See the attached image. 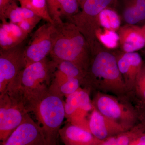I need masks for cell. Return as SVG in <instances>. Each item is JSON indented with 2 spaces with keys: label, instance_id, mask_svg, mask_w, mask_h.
<instances>
[{
  "label": "cell",
  "instance_id": "obj_1",
  "mask_svg": "<svg viewBox=\"0 0 145 145\" xmlns=\"http://www.w3.org/2000/svg\"><path fill=\"white\" fill-rule=\"evenodd\" d=\"M55 69L54 62L47 58L28 65L9 84L5 92L28 113L32 112L49 91Z\"/></svg>",
  "mask_w": 145,
  "mask_h": 145
},
{
  "label": "cell",
  "instance_id": "obj_2",
  "mask_svg": "<svg viewBox=\"0 0 145 145\" xmlns=\"http://www.w3.org/2000/svg\"><path fill=\"white\" fill-rule=\"evenodd\" d=\"M53 45L50 56L54 62H71L86 72L91 57L86 38L73 23L54 24Z\"/></svg>",
  "mask_w": 145,
  "mask_h": 145
},
{
  "label": "cell",
  "instance_id": "obj_3",
  "mask_svg": "<svg viewBox=\"0 0 145 145\" xmlns=\"http://www.w3.org/2000/svg\"><path fill=\"white\" fill-rule=\"evenodd\" d=\"M82 85L88 90L93 87L118 95L128 90L119 71L116 56L106 51L97 50L91 54Z\"/></svg>",
  "mask_w": 145,
  "mask_h": 145
},
{
  "label": "cell",
  "instance_id": "obj_4",
  "mask_svg": "<svg viewBox=\"0 0 145 145\" xmlns=\"http://www.w3.org/2000/svg\"><path fill=\"white\" fill-rule=\"evenodd\" d=\"M63 98L49 90L32 112L48 145H58L59 132L65 118Z\"/></svg>",
  "mask_w": 145,
  "mask_h": 145
},
{
  "label": "cell",
  "instance_id": "obj_5",
  "mask_svg": "<svg viewBox=\"0 0 145 145\" xmlns=\"http://www.w3.org/2000/svg\"><path fill=\"white\" fill-rule=\"evenodd\" d=\"M55 30L54 24L47 22L35 31L28 46L24 50L26 66L44 59L50 54L53 45Z\"/></svg>",
  "mask_w": 145,
  "mask_h": 145
},
{
  "label": "cell",
  "instance_id": "obj_6",
  "mask_svg": "<svg viewBox=\"0 0 145 145\" xmlns=\"http://www.w3.org/2000/svg\"><path fill=\"white\" fill-rule=\"evenodd\" d=\"M28 113L7 93L0 94V140L5 142Z\"/></svg>",
  "mask_w": 145,
  "mask_h": 145
},
{
  "label": "cell",
  "instance_id": "obj_7",
  "mask_svg": "<svg viewBox=\"0 0 145 145\" xmlns=\"http://www.w3.org/2000/svg\"><path fill=\"white\" fill-rule=\"evenodd\" d=\"M22 44L6 50L0 49V94L5 92L8 85L26 67Z\"/></svg>",
  "mask_w": 145,
  "mask_h": 145
},
{
  "label": "cell",
  "instance_id": "obj_8",
  "mask_svg": "<svg viewBox=\"0 0 145 145\" xmlns=\"http://www.w3.org/2000/svg\"><path fill=\"white\" fill-rule=\"evenodd\" d=\"M92 103L93 107L101 114L117 121L129 129L136 119L133 110L110 95L98 92Z\"/></svg>",
  "mask_w": 145,
  "mask_h": 145
},
{
  "label": "cell",
  "instance_id": "obj_9",
  "mask_svg": "<svg viewBox=\"0 0 145 145\" xmlns=\"http://www.w3.org/2000/svg\"><path fill=\"white\" fill-rule=\"evenodd\" d=\"M1 145H48L37 123L27 113L22 123Z\"/></svg>",
  "mask_w": 145,
  "mask_h": 145
},
{
  "label": "cell",
  "instance_id": "obj_10",
  "mask_svg": "<svg viewBox=\"0 0 145 145\" xmlns=\"http://www.w3.org/2000/svg\"><path fill=\"white\" fill-rule=\"evenodd\" d=\"M88 121L91 133L102 141L129 130L119 122L103 115L94 107L91 112Z\"/></svg>",
  "mask_w": 145,
  "mask_h": 145
},
{
  "label": "cell",
  "instance_id": "obj_11",
  "mask_svg": "<svg viewBox=\"0 0 145 145\" xmlns=\"http://www.w3.org/2000/svg\"><path fill=\"white\" fill-rule=\"evenodd\" d=\"M116 57L119 71L128 90L133 89L137 75L144 63L141 55L136 52H125Z\"/></svg>",
  "mask_w": 145,
  "mask_h": 145
},
{
  "label": "cell",
  "instance_id": "obj_12",
  "mask_svg": "<svg viewBox=\"0 0 145 145\" xmlns=\"http://www.w3.org/2000/svg\"><path fill=\"white\" fill-rule=\"evenodd\" d=\"M59 135L65 145H96L103 141L90 132L68 122L61 128Z\"/></svg>",
  "mask_w": 145,
  "mask_h": 145
},
{
  "label": "cell",
  "instance_id": "obj_13",
  "mask_svg": "<svg viewBox=\"0 0 145 145\" xmlns=\"http://www.w3.org/2000/svg\"><path fill=\"white\" fill-rule=\"evenodd\" d=\"M119 44L125 52H133L145 46L142 27L129 25L119 29Z\"/></svg>",
  "mask_w": 145,
  "mask_h": 145
},
{
  "label": "cell",
  "instance_id": "obj_14",
  "mask_svg": "<svg viewBox=\"0 0 145 145\" xmlns=\"http://www.w3.org/2000/svg\"><path fill=\"white\" fill-rule=\"evenodd\" d=\"M50 16L54 24L63 22V19L70 20L78 14L80 7L78 0H48L46 1Z\"/></svg>",
  "mask_w": 145,
  "mask_h": 145
},
{
  "label": "cell",
  "instance_id": "obj_15",
  "mask_svg": "<svg viewBox=\"0 0 145 145\" xmlns=\"http://www.w3.org/2000/svg\"><path fill=\"white\" fill-rule=\"evenodd\" d=\"M17 24L1 20L0 24V49L8 50L22 44L28 36Z\"/></svg>",
  "mask_w": 145,
  "mask_h": 145
},
{
  "label": "cell",
  "instance_id": "obj_16",
  "mask_svg": "<svg viewBox=\"0 0 145 145\" xmlns=\"http://www.w3.org/2000/svg\"><path fill=\"white\" fill-rule=\"evenodd\" d=\"M112 0H86L82 10L73 16L69 22L77 23H93L96 22L99 14L108 7Z\"/></svg>",
  "mask_w": 145,
  "mask_h": 145
},
{
  "label": "cell",
  "instance_id": "obj_17",
  "mask_svg": "<svg viewBox=\"0 0 145 145\" xmlns=\"http://www.w3.org/2000/svg\"><path fill=\"white\" fill-rule=\"evenodd\" d=\"M54 63L56 69L50 86L58 85L72 78L80 80L82 84L85 76V72L84 71L71 62L59 61Z\"/></svg>",
  "mask_w": 145,
  "mask_h": 145
},
{
  "label": "cell",
  "instance_id": "obj_18",
  "mask_svg": "<svg viewBox=\"0 0 145 145\" xmlns=\"http://www.w3.org/2000/svg\"><path fill=\"white\" fill-rule=\"evenodd\" d=\"M92 105L88 89L80 87L75 92L66 97L65 101V118L67 119L69 118L79 108Z\"/></svg>",
  "mask_w": 145,
  "mask_h": 145
},
{
  "label": "cell",
  "instance_id": "obj_19",
  "mask_svg": "<svg viewBox=\"0 0 145 145\" xmlns=\"http://www.w3.org/2000/svg\"><path fill=\"white\" fill-rule=\"evenodd\" d=\"M123 16L126 22L133 25L145 20V0H129L124 9Z\"/></svg>",
  "mask_w": 145,
  "mask_h": 145
},
{
  "label": "cell",
  "instance_id": "obj_20",
  "mask_svg": "<svg viewBox=\"0 0 145 145\" xmlns=\"http://www.w3.org/2000/svg\"><path fill=\"white\" fill-rule=\"evenodd\" d=\"M108 49H114L119 44V36L118 32L104 28L97 29L94 32L93 40L90 45V49L97 48V42Z\"/></svg>",
  "mask_w": 145,
  "mask_h": 145
},
{
  "label": "cell",
  "instance_id": "obj_21",
  "mask_svg": "<svg viewBox=\"0 0 145 145\" xmlns=\"http://www.w3.org/2000/svg\"><path fill=\"white\" fill-rule=\"evenodd\" d=\"M40 18L27 8L18 6L16 1L7 7L1 20H8L10 22L18 24L24 20H31Z\"/></svg>",
  "mask_w": 145,
  "mask_h": 145
},
{
  "label": "cell",
  "instance_id": "obj_22",
  "mask_svg": "<svg viewBox=\"0 0 145 145\" xmlns=\"http://www.w3.org/2000/svg\"><path fill=\"white\" fill-rule=\"evenodd\" d=\"M97 27L116 31L120 28V18L116 11L108 7L103 10L99 14L96 19Z\"/></svg>",
  "mask_w": 145,
  "mask_h": 145
},
{
  "label": "cell",
  "instance_id": "obj_23",
  "mask_svg": "<svg viewBox=\"0 0 145 145\" xmlns=\"http://www.w3.org/2000/svg\"><path fill=\"white\" fill-rule=\"evenodd\" d=\"M21 7L33 11L47 22L54 24L50 16L46 0H18Z\"/></svg>",
  "mask_w": 145,
  "mask_h": 145
},
{
  "label": "cell",
  "instance_id": "obj_24",
  "mask_svg": "<svg viewBox=\"0 0 145 145\" xmlns=\"http://www.w3.org/2000/svg\"><path fill=\"white\" fill-rule=\"evenodd\" d=\"M82 85V81L77 78H72L55 86H50V91L63 97H67L78 90Z\"/></svg>",
  "mask_w": 145,
  "mask_h": 145
},
{
  "label": "cell",
  "instance_id": "obj_25",
  "mask_svg": "<svg viewBox=\"0 0 145 145\" xmlns=\"http://www.w3.org/2000/svg\"><path fill=\"white\" fill-rule=\"evenodd\" d=\"M133 89L143 103H145V63L137 75Z\"/></svg>",
  "mask_w": 145,
  "mask_h": 145
},
{
  "label": "cell",
  "instance_id": "obj_26",
  "mask_svg": "<svg viewBox=\"0 0 145 145\" xmlns=\"http://www.w3.org/2000/svg\"><path fill=\"white\" fill-rule=\"evenodd\" d=\"M42 19L39 18L34 20H24L17 24L25 33L29 35Z\"/></svg>",
  "mask_w": 145,
  "mask_h": 145
},
{
  "label": "cell",
  "instance_id": "obj_27",
  "mask_svg": "<svg viewBox=\"0 0 145 145\" xmlns=\"http://www.w3.org/2000/svg\"><path fill=\"white\" fill-rule=\"evenodd\" d=\"M16 0H0V19L2 20L3 17L4 13L7 7L16 2Z\"/></svg>",
  "mask_w": 145,
  "mask_h": 145
},
{
  "label": "cell",
  "instance_id": "obj_28",
  "mask_svg": "<svg viewBox=\"0 0 145 145\" xmlns=\"http://www.w3.org/2000/svg\"><path fill=\"white\" fill-rule=\"evenodd\" d=\"M129 145H145V131L136 137Z\"/></svg>",
  "mask_w": 145,
  "mask_h": 145
},
{
  "label": "cell",
  "instance_id": "obj_29",
  "mask_svg": "<svg viewBox=\"0 0 145 145\" xmlns=\"http://www.w3.org/2000/svg\"><path fill=\"white\" fill-rule=\"evenodd\" d=\"M96 145H117L116 135L109 137Z\"/></svg>",
  "mask_w": 145,
  "mask_h": 145
},
{
  "label": "cell",
  "instance_id": "obj_30",
  "mask_svg": "<svg viewBox=\"0 0 145 145\" xmlns=\"http://www.w3.org/2000/svg\"><path fill=\"white\" fill-rule=\"evenodd\" d=\"M78 2L80 4V6L81 8L83 4L86 1V0H78Z\"/></svg>",
  "mask_w": 145,
  "mask_h": 145
},
{
  "label": "cell",
  "instance_id": "obj_31",
  "mask_svg": "<svg viewBox=\"0 0 145 145\" xmlns=\"http://www.w3.org/2000/svg\"><path fill=\"white\" fill-rule=\"evenodd\" d=\"M143 104H144V110H145V103H143ZM145 114H144V117H143V123H145V113H144Z\"/></svg>",
  "mask_w": 145,
  "mask_h": 145
},
{
  "label": "cell",
  "instance_id": "obj_32",
  "mask_svg": "<svg viewBox=\"0 0 145 145\" xmlns=\"http://www.w3.org/2000/svg\"><path fill=\"white\" fill-rule=\"evenodd\" d=\"M143 29V31H144V38L145 39V25L143 27H142Z\"/></svg>",
  "mask_w": 145,
  "mask_h": 145
},
{
  "label": "cell",
  "instance_id": "obj_33",
  "mask_svg": "<svg viewBox=\"0 0 145 145\" xmlns=\"http://www.w3.org/2000/svg\"><path fill=\"white\" fill-rule=\"evenodd\" d=\"M143 124H144L145 125V123H143Z\"/></svg>",
  "mask_w": 145,
  "mask_h": 145
},
{
  "label": "cell",
  "instance_id": "obj_34",
  "mask_svg": "<svg viewBox=\"0 0 145 145\" xmlns=\"http://www.w3.org/2000/svg\"><path fill=\"white\" fill-rule=\"evenodd\" d=\"M46 1H48V0H46Z\"/></svg>",
  "mask_w": 145,
  "mask_h": 145
}]
</instances>
